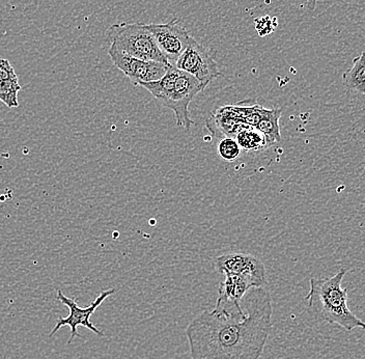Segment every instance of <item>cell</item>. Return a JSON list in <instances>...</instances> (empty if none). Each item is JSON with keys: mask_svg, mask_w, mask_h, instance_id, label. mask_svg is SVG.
Returning a JSON list of instances; mask_svg holds the SVG:
<instances>
[{"mask_svg": "<svg viewBox=\"0 0 365 359\" xmlns=\"http://www.w3.org/2000/svg\"><path fill=\"white\" fill-rule=\"evenodd\" d=\"M115 292V289L103 291L88 308H82L77 304V301L75 300L74 298H70V297L66 296L61 290H58L56 296L57 300L61 301L63 305L67 306L68 310H70V314H68V317L59 318V319L57 320L56 326L50 331L49 337H53L57 331L63 326H70L71 328V335L68 340V345L72 344L75 338H81V335H80L78 331H77L78 326L86 327L88 330L93 331V333L99 335V337H104V333L91 323V317L93 315V313L97 310V308H99L109 296H111V295H113Z\"/></svg>", "mask_w": 365, "mask_h": 359, "instance_id": "5", "label": "cell"}, {"mask_svg": "<svg viewBox=\"0 0 365 359\" xmlns=\"http://www.w3.org/2000/svg\"><path fill=\"white\" fill-rule=\"evenodd\" d=\"M235 139L241 146L242 150L246 152H259L268 148L264 135L251 126L240 131Z\"/></svg>", "mask_w": 365, "mask_h": 359, "instance_id": "13", "label": "cell"}, {"mask_svg": "<svg viewBox=\"0 0 365 359\" xmlns=\"http://www.w3.org/2000/svg\"><path fill=\"white\" fill-rule=\"evenodd\" d=\"M145 26L154 36L160 51L166 57L170 65L175 66L188 45L189 38L191 36L188 31L177 18L163 24L150 23L145 24Z\"/></svg>", "mask_w": 365, "mask_h": 359, "instance_id": "8", "label": "cell"}, {"mask_svg": "<svg viewBox=\"0 0 365 359\" xmlns=\"http://www.w3.org/2000/svg\"><path fill=\"white\" fill-rule=\"evenodd\" d=\"M108 39L111 46L128 56L143 61L168 63L160 51L153 34L143 23H118L108 29Z\"/></svg>", "mask_w": 365, "mask_h": 359, "instance_id": "4", "label": "cell"}, {"mask_svg": "<svg viewBox=\"0 0 365 359\" xmlns=\"http://www.w3.org/2000/svg\"><path fill=\"white\" fill-rule=\"evenodd\" d=\"M175 66L192 75L194 79L200 82L205 90L213 80L221 76L218 65L211 52L200 44L193 36L189 38L186 49Z\"/></svg>", "mask_w": 365, "mask_h": 359, "instance_id": "6", "label": "cell"}, {"mask_svg": "<svg viewBox=\"0 0 365 359\" xmlns=\"http://www.w3.org/2000/svg\"><path fill=\"white\" fill-rule=\"evenodd\" d=\"M273 305L264 287L252 288L241 305L216 303L186 328L192 359H259L272 330Z\"/></svg>", "mask_w": 365, "mask_h": 359, "instance_id": "1", "label": "cell"}, {"mask_svg": "<svg viewBox=\"0 0 365 359\" xmlns=\"http://www.w3.org/2000/svg\"><path fill=\"white\" fill-rule=\"evenodd\" d=\"M342 81L348 90L364 93L365 91V51L353 59L350 70L342 75Z\"/></svg>", "mask_w": 365, "mask_h": 359, "instance_id": "12", "label": "cell"}, {"mask_svg": "<svg viewBox=\"0 0 365 359\" xmlns=\"http://www.w3.org/2000/svg\"><path fill=\"white\" fill-rule=\"evenodd\" d=\"M18 79L15 69L8 59H0V81Z\"/></svg>", "mask_w": 365, "mask_h": 359, "instance_id": "17", "label": "cell"}, {"mask_svg": "<svg viewBox=\"0 0 365 359\" xmlns=\"http://www.w3.org/2000/svg\"><path fill=\"white\" fill-rule=\"evenodd\" d=\"M348 269L341 268L332 278H312L307 300L321 321L341 327L344 330L365 329V323L348 306V290L341 287Z\"/></svg>", "mask_w": 365, "mask_h": 359, "instance_id": "2", "label": "cell"}, {"mask_svg": "<svg viewBox=\"0 0 365 359\" xmlns=\"http://www.w3.org/2000/svg\"><path fill=\"white\" fill-rule=\"evenodd\" d=\"M364 95H365V91H364Z\"/></svg>", "mask_w": 365, "mask_h": 359, "instance_id": "18", "label": "cell"}, {"mask_svg": "<svg viewBox=\"0 0 365 359\" xmlns=\"http://www.w3.org/2000/svg\"><path fill=\"white\" fill-rule=\"evenodd\" d=\"M21 90L18 79L0 81V101L10 108L19 106L18 93Z\"/></svg>", "mask_w": 365, "mask_h": 359, "instance_id": "14", "label": "cell"}, {"mask_svg": "<svg viewBox=\"0 0 365 359\" xmlns=\"http://www.w3.org/2000/svg\"><path fill=\"white\" fill-rule=\"evenodd\" d=\"M276 19L271 20L269 16H266L264 18H259V19L255 20V29L259 36H264L267 34L272 33L275 27L277 26V22H275Z\"/></svg>", "mask_w": 365, "mask_h": 359, "instance_id": "16", "label": "cell"}, {"mask_svg": "<svg viewBox=\"0 0 365 359\" xmlns=\"http://www.w3.org/2000/svg\"><path fill=\"white\" fill-rule=\"evenodd\" d=\"M282 111L279 108L267 109L262 120L255 127L257 131L264 135L268 148L282 141L279 127V118L282 116Z\"/></svg>", "mask_w": 365, "mask_h": 359, "instance_id": "11", "label": "cell"}, {"mask_svg": "<svg viewBox=\"0 0 365 359\" xmlns=\"http://www.w3.org/2000/svg\"><path fill=\"white\" fill-rule=\"evenodd\" d=\"M216 268L221 273H232L250 281L251 287L266 285L267 271L264 263L250 253H227L217 258Z\"/></svg>", "mask_w": 365, "mask_h": 359, "instance_id": "9", "label": "cell"}, {"mask_svg": "<svg viewBox=\"0 0 365 359\" xmlns=\"http://www.w3.org/2000/svg\"><path fill=\"white\" fill-rule=\"evenodd\" d=\"M225 281L218 289L216 303L241 305L242 299L252 289L250 281L237 274L225 273Z\"/></svg>", "mask_w": 365, "mask_h": 359, "instance_id": "10", "label": "cell"}, {"mask_svg": "<svg viewBox=\"0 0 365 359\" xmlns=\"http://www.w3.org/2000/svg\"><path fill=\"white\" fill-rule=\"evenodd\" d=\"M217 153L225 161L232 162L241 156L242 148L232 137H222L217 145Z\"/></svg>", "mask_w": 365, "mask_h": 359, "instance_id": "15", "label": "cell"}, {"mask_svg": "<svg viewBox=\"0 0 365 359\" xmlns=\"http://www.w3.org/2000/svg\"><path fill=\"white\" fill-rule=\"evenodd\" d=\"M108 54L114 66L122 71L135 86L162 79L171 66L170 64L135 59L123 54L111 45L108 49Z\"/></svg>", "mask_w": 365, "mask_h": 359, "instance_id": "7", "label": "cell"}, {"mask_svg": "<svg viewBox=\"0 0 365 359\" xmlns=\"http://www.w3.org/2000/svg\"><path fill=\"white\" fill-rule=\"evenodd\" d=\"M140 86L150 91L163 106L173 111L179 127L184 128L186 131L190 130L194 122L189 113V106L194 98L205 91L197 79L171 65L162 79L141 84Z\"/></svg>", "mask_w": 365, "mask_h": 359, "instance_id": "3", "label": "cell"}]
</instances>
